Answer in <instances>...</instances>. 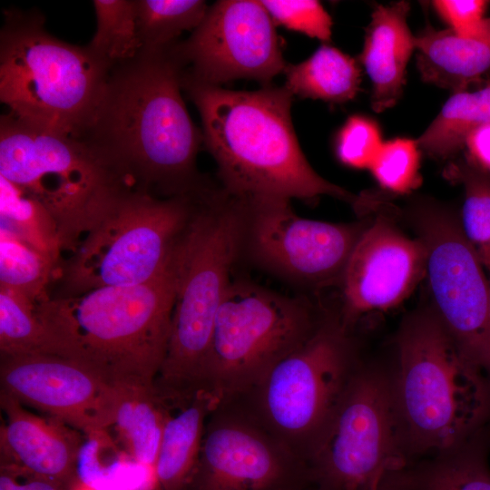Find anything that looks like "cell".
Masks as SVG:
<instances>
[{
    "label": "cell",
    "mask_w": 490,
    "mask_h": 490,
    "mask_svg": "<svg viewBox=\"0 0 490 490\" xmlns=\"http://www.w3.org/2000/svg\"><path fill=\"white\" fill-rule=\"evenodd\" d=\"M176 43L142 49L111 69L83 138L128 187L155 197L191 194L205 183L196 170L203 137L182 99Z\"/></svg>",
    "instance_id": "obj_1"
},
{
    "label": "cell",
    "mask_w": 490,
    "mask_h": 490,
    "mask_svg": "<svg viewBox=\"0 0 490 490\" xmlns=\"http://www.w3.org/2000/svg\"><path fill=\"white\" fill-rule=\"evenodd\" d=\"M182 88L200 113L203 142L226 191L307 201L327 195L353 206L358 201V196L321 177L306 159L291 121L293 94L285 86L233 91L183 72Z\"/></svg>",
    "instance_id": "obj_2"
},
{
    "label": "cell",
    "mask_w": 490,
    "mask_h": 490,
    "mask_svg": "<svg viewBox=\"0 0 490 490\" xmlns=\"http://www.w3.org/2000/svg\"><path fill=\"white\" fill-rule=\"evenodd\" d=\"M385 367L399 450L407 465L456 446L490 420V379L459 350L427 307L402 321Z\"/></svg>",
    "instance_id": "obj_3"
},
{
    "label": "cell",
    "mask_w": 490,
    "mask_h": 490,
    "mask_svg": "<svg viewBox=\"0 0 490 490\" xmlns=\"http://www.w3.org/2000/svg\"><path fill=\"white\" fill-rule=\"evenodd\" d=\"M173 256L166 270L151 281L48 298L35 304L36 312L71 358L91 368L110 385L152 388L169 344L175 292Z\"/></svg>",
    "instance_id": "obj_4"
},
{
    "label": "cell",
    "mask_w": 490,
    "mask_h": 490,
    "mask_svg": "<svg viewBox=\"0 0 490 490\" xmlns=\"http://www.w3.org/2000/svg\"><path fill=\"white\" fill-rule=\"evenodd\" d=\"M242 196L208 184L174 252L175 292L169 344L156 396L171 409L203 391L204 366L218 310L240 259Z\"/></svg>",
    "instance_id": "obj_5"
},
{
    "label": "cell",
    "mask_w": 490,
    "mask_h": 490,
    "mask_svg": "<svg viewBox=\"0 0 490 490\" xmlns=\"http://www.w3.org/2000/svg\"><path fill=\"white\" fill-rule=\"evenodd\" d=\"M110 71L87 46L51 35L38 12H5L0 34V100L14 117L83 139Z\"/></svg>",
    "instance_id": "obj_6"
},
{
    "label": "cell",
    "mask_w": 490,
    "mask_h": 490,
    "mask_svg": "<svg viewBox=\"0 0 490 490\" xmlns=\"http://www.w3.org/2000/svg\"><path fill=\"white\" fill-rule=\"evenodd\" d=\"M198 193L159 198L122 187L108 196L64 247L67 294L146 283L169 266L197 207Z\"/></svg>",
    "instance_id": "obj_7"
},
{
    "label": "cell",
    "mask_w": 490,
    "mask_h": 490,
    "mask_svg": "<svg viewBox=\"0 0 490 490\" xmlns=\"http://www.w3.org/2000/svg\"><path fill=\"white\" fill-rule=\"evenodd\" d=\"M363 363L353 331L325 311L313 334L230 403L308 461ZM223 404V403H221Z\"/></svg>",
    "instance_id": "obj_8"
},
{
    "label": "cell",
    "mask_w": 490,
    "mask_h": 490,
    "mask_svg": "<svg viewBox=\"0 0 490 490\" xmlns=\"http://www.w3.org/2000/svg\"><path fill=\"white\" fill-rule=\"evenodd\" d=\"M324 313L306 297L232 279L215 318L203 390L220 404L242 396L313 334Z\"/></svg>",
    "instance_id": "obj_9"
},
{
    "label": "cell",
    "mask_w": 490,
    "mask_h": 490,
    "mask_svg": "<svg viewBox=\"0 0 490 490\" xmlns=\"http://www.w3.org/2000/svg\"><path fill=\"white\" fill-rule=\"evenodd\" d=\"M0 176L29 193L57 223L62 249L113 191L126 186L83 139L0 120Z\"/></svg>",
    "instance_id": "obj_10"
},
{
    "label": "cell",
    "mask_w": 490,
    "mask_h": 490,
    "mask_svg": "<svg viewBox=\"0 0 490 490\" xmlns=\"http://www.w3.org/2000/svg\"><path fill=\"white\" fill-rule=\"evenodd\" d=\"M406 465L385 367L363 362L308 461L311 484L318 490H381Z\"/></svg>",
    "instance_id": "obj_11"
},
{
    "label": "cell",
    "mask_w": 490,
    "mask_h": 490,
    "mask_svg": "<svg viewBox=\"0 0 490 490\" xmlns=\"http://www.w3.org/2000/svg\"><path fill=\"white\" fill-rule=\"evenodd\" d=\"M366 227L302 218L288 199L242 196L240 259L295 286L339 285Z\"/></svg>",
    "instance_id": "obj_12"
},
{
    "label": "cell",
    "mask_w": 490,
    "mask_h": 490,
    "mask_svg": "<svg viewBox=\"0 0 490 490\" xmlns=\"http://www.w3.org/2000/svg\"><path fill=\"white\" fill-rule=\"evenodd\" d=\"M413 221L426 249L432 309L461 353L490 379V284L485 267L447 210L418 205Z\"/></svg>",
    "instance_id": "obj_13"
},
{
    "label": "cell",
    "mask_w": 490,
    "mask_h": 490,
    "mask_svg": "<svg viewBox=\"0 0 490 490\" xmlns=\"http://www.w3.org/2000/svg\"><path fill=\"white\" fill-rule=\"evenodd\" d=\"M307 463L230 403L206 421L183 490H293L310 484Z\"/></svg>",
    "instance_id": "obj_14"
},
{
    "label": "cell",
    "mask_w": 490,
    "mask_h": 490,
    "mask_svg": "<svg viewBox=\"0 0 490 490\" xmlns=\"http://www.w3.org/2000/svg\"><path fill=\"white\" fill-rule=\"evenodd\" d=\"M184 74L211 85L249 78L270 85L284 72L275 24L260 1L221 0L184 42L176 44Z\"/></svg>",
    "instance_id": "obj_15"
},
{
    "label": "cell",
    "mask_w": 490,
    "mask_h": 490,
    "mask_svg": "<svg viewBox=\"0 0 490 490\" xmlns=\"http://www.w3.org/2000/svg\"><path fill=\"white\" fill-rule=\"evenodd\" d=\"M1 391L90 436L114 422L124 389L85 364L47 354L0 356Z\"/></svg>",
    "instance_id": "obj_16"
},
{
    "label": "cell",
    "mask_w": 490,
    "mask_h": 490,
    "mask_svg": "<svg viewBox=\"0 0 490 490\" xmlns=\"http://www.w3.org/2000/svg\"><path fill=\"white\" fill-rule=\"evenodd\" d=\"M426 249L379 217L365 228L340 281L343 324L353 329L362 316L399 305L426 276Z\"/></svg>",
    "instance_id": "obj_17"
},
{
    "label": "cell",
    "mask_w": 490,
    "mask_h": 490,
    "mask_svg": "<svg viewBox=\"0 0 490 490\" xmlns=\"http://www.w3.org/2000/svg\"><path fill=\"white\" fill-rule=\"evenodd\" d=\"M5 421L0 429V464L74 489L79 481L80 431L52 416H40L0 391Z\"/></svg>",
    "instance_id": "obj_18"
},
{
    "label": "cell",
    "mask_w": 490,
    "mask_h": 490,
    "mask_svg": "<svg viewBox=\"0 0 490 490\" xmlns=\"http://www.w3.org/2000/svg\"><path fill=\"white\" fill-rule=\"evenodd\" d=\"M409 11L407 1L379 5L366 30L360 61L372 84L371 106L377 113L393 107L403 93L407 64L416 51Z\"/></svg>",
    "instance_id": "obj_19"
},
{
    "label": "cell",
    "mask_w": 490,
    "mask_h": 490,
    "mask_svg": "<svg viewBox=\"0 0 490 490\" xmlns=\"http://www.w3.org/2000/svg\"><path fill=\"white\" fill-rule=\"evenodd\" d=\"M416 66L427 83L454 93L490 69V17L464 34L450 28H425L416 35Z\"/></svg>",
    "instance_id": "obj_20"
},
{
    "label": "cell",
    "mask_w": 490,
    "mask_h": 490,
    "mask_svg": "<svg viewBox=\"0 0 490 490\" xmlns=\"http://www.w3.org/2000/svg\"><path fill=\"white\" fill-rule=\"evenodd\" d=\"M485 427L464 443L390 473L381 490H490Z\"/></svg>",
    "instance_id": "obj_21"
},
{
    "label": "cell",
    "mask_w": 490,
    "mask_h": 490,
    "mask_svg": "<svg viewBox=\"0 0 490 490\" xmlns=\"http://www.w3.org/2000/svg\"><path fill=\"white\" fill-rule=\"evenodd\" d=\"M220 402L201 391L171 414L152 468L155 490H183L197 463L206 421Z\"/></svg>",
    "instance_id": "obj_22"
},
{
    "label": "cell",
    "mask_w": 490,
    "mask_h": 490,
    "mask_svg": "<svg viewBox=\"0 0 490 490\" xmlns=\"http://www.w3.org/2000/svg\"><path fill=\"white\" fill-rule=\"evenodd\" d=\"M285 88L303 98L342 103L359 91L360 68L348 54L322 44L307 60L285 69Z\"/></svg>",
    "instance_id": "obj_23"
},
{
    "label": "cell",
    "mask_w": 490,
    "mask_h": 490,
    "mask_svg": "<svg viewBox=\"0 0 490 490\" xmlns=\"http://www.w3.org/2000/svg\"><path fill=\"white\" fill-rule=\"evenodd\" d=\"M171 414L172 410L159 399L153 387L124 389L112 427L128 456L152 469Z\"/></svg>",
    "instance_id": "obj_24"
},
{
    "label": "cell",
    "mask_w": 490,
    "mask_h": 490,
    "mask_svg": "<svg viewBox=\"0 0 490 490\" xmlns=\"http://www.w3.org/2000/svg\"><path fill=\"white\" fill-rule=\"evenodd\" d=\"M490 123V83L473 92L453 93L416 140L421 151L446 159L465 147L468 135Z\"/></svg>",
    "instance_id": "obj_25"
},
{
    "label": "cell",
    "mask_w": 490,
    "mask_h": 490,
    "mask_svg": "<svg viewBox=\"0 0 490 490\" xmlns=\"http://www.w3.org/2000/svg\"><path fill=\"white\" fill-rule=\"evenodd\" d=\"M0 354H47L71 358L60 339L37 314L35 304L22 294L2 287Z\"/></svg>",
    "instance_id": "obj_26"
},
{
    "label": "cell",
    "mask_w": 490,
    "mask_h": 490,
    "mask_svg": "<svg viewBox=\"0 0 490 490\" xmlns=\"http://www.w3.org/2000/svg\"><path fill=\"white\" fill-rule=\"evenodd\" d=\"M1 229L55 261L62 250L59 229L36 199L0 176Z\"/></svg>",
    "instance_id": "obj_27"
},
{
    "label": "cell",
    "mask_w": 490,
    "mask_h": 490,
    "mask_svg": "<svg viewBox=\"0 0 490 490\" xmlns=\"http://www.w3.org/2000/svg\"><path fill=\"white\" fill-rule=\"evenodd\" d=\"M93 3L96 31L88 49L111 69L133 59L142 51L135 1L94 0Z\"/></svg>",
    "instance_id": "obj_28"
},
{
    "label": "cell",
    "mask_w": 490,
    "mask_h": 490,
    "mask_svg": "<svg viewBox=\"0 0 490 490\" xmlns=\"http://www.w3.org/2000/svg\"><path fill=\"white\" fill-rule=\"evenodd\" d=\"M56 261L12 233L0 230V287L34 304L47 299L46 288Z\"/></svg>",
    "instance_id": "obj_29"
},
{
    "label": "cell",
    "mask_w": 490,
    "mask_h": 490,
    "mask_svg": "<svg viewBox=\"0 0 490 490\" xmlns=\"http://www.w3.org/2000/svg\"><path fill=\"white\" fill-rule=\"evenodd\" d=\"M136 22L142 49H160L195 30L209 7L201 0H137Z\"/></svg>",
    "instance_id": "obj_30"
},
{
    "label": "cell",
    "mask_w": 490,
    "mask_h": 490,
    "mask_svg": "<svg viewBox=\"0 0 490 490\" xmlns=\"http://www.w3.org/2000/svg\"><path fill=\"white\" fill-rule=\"evenodd\" d=\"M450 172L464 186L462 231L490 272V174L468 162L453 165Z\"/></svg>",
    "instance_id": "obj_31"
},
{
    "label": "cell",
    "mask_w": 490,
    "mask_h": 490,
    "mask_svg": "<svg viewBox=\"0 0 490 490\" xmlns=\"http://www.w3.org/2000/svg\"><path fill=\"white\" fill-rule=\"evenodd\" d=\"M420 154L416 140L392 139L383 142L368 170L383 190L407 194L421 184Z\"/></svg>",
    "instance_id": "obj_32"
},
{
    "label": "cell",
    "mask_w": 490,
    "mask_h": 490,
    "mask_svg": "<svg viewBox=\"0 0 490 490\" xmlns=\"http://www.w3.org/2000/svg\"><path fill=\"white\" fill-rule=\"evenodd\" d=\"M275 24L321 41H329L332 19L322 5L315 0L260 1Z\"/></svg>",
    "instance_id": "obj_33"
},
{
    "label": "cell",
    "mask_w": 490,
    "mask_h": 490,
    "mask_svg": "<svg viewBox=\"0 0 490 490\" xmlns=\"http://www.w3.org/2000/svg\"><path fill=\"white\" fill-rule=\"evenodd\" d=\"M383 142L376 122L365 116L353 115L338 132L336 153L338 160L348 167L369 169Z\"/></svg>",
    "instance_id": "obj_34"
},
{
    "label": "cell",
    "mask_w": 490,
    "mask_h": 490,
    "mask_svg": "<svg viewBox=\"0 0 490 490\" xmlns=\"http://www.w3.org/2000/svg\"><path fill=\"white\" fill-rule=\"evenodd\" d=\"M432 5L439 16L458 33H471L485 20L488 2L484 0H436Z\"/></svg>",
    "instance_id": "obj_35"
},
{
    "label": "cell",
    "mask_w": 490,
    "mask_h": 490,
    "mask_svg": "<svg viewBox=\"0 0 490 490\" xmlns=\"http://www.w3.org/2000/svg\"><path fill=\"white\" fill-rule=\"evenodd\" d=\"M0 490H73L17 466L0 464Z\"/></svg>",
    "instance_id": "obj_36"
},
{
    "label": "cell",
    "mask_w": 490,
    "mask_h": 490,
    "mask_svg": "<svg viewBox=\"0 0 490 490\" xmlns=\"http://www.w3.org/2000/svg\"><path fill=\"white\" fill-rule=\"evenodd\" d=\"M467 162L490 174V123L484 124L466 138Z\"/></svg>",
    "instance_id": "obj_37"
},
{
    "label": "cell",
    "mask_w": 490,
    "mask_h": 490,
    "mask_svg": "<svg viewBox=\"0 0 490 490\" xmlns=\"http://www.w3.org/2000/svg\"><path fill=\"white\" fill-rule=\"evenodd\" d=\"M293 490H318V489L312 484H309L307 485H304L302 487L296 488Z\"/></svg>",
    "instance_id": "obj_38"
},
{
    "label": "cell",
    "mask_w": 490,
    "mask_h": 490,
    "mask_svg": "<svg viewBox=\"0 0 490 490\" xmlns=\"http://www.w3.org/2000/svg\"><path fill=\"white\" fill-rule=\"evenodd\" d=\"M485 430H486L487 436H488V440H489V445H490V420H489L488 423L485 425Z\"/></svg>",
    "instance_id": "obj_39"
},
{
    "label": "cell",
    "mask_w": 490,
    "mask_h": 490,
    "mask_svg": "<svg viewBox=\"0 0 490 490\" xmlns=\"http://www.w3.org/2000/svg\"><path fill=\"white\" fill-rule=\"evenodd\" d=\"M489 284H490V281H489Z\"/></svg>",
    "instance_id": "obj_40"
}]
</instances>
